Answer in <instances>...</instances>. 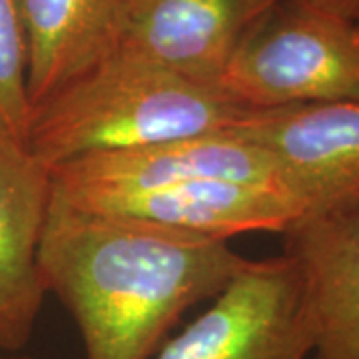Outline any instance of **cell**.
Listing matches in <instances>:
<instances>
[{"mask_svg":"<svg viewBox=\"0 0 359 359\" xmlns=\"http://www.w3.org/2000/svg\"><path fill=\"white\" fill-rule=\"evenodd\" d=\"M122 0H16L32 108L116 50Z\"/></svg>","mask_w":359,"mask_h":359,"instance_id":"obj_11","label":"cell"},{"mask_svg":"<svg viewBox=\"0 0 359 359\" xmlns=\"http://www.w3.org/2000/svg\"><path fill=\"white\" fill-rule=\"evenodd\" d=\"M219 88L250 110L359 102L358 28L295 0H276L236 48Z\"/></svg>","mask_w":359,"mask_h":359,"instance_id":"obj_3","label":"cell"},{"mask_svg":"<svg viewBox=\"0 0 359 359\" xmlns=\"http://www.w3.org/2000/svg\"><path fill=\"white\" fill-rule=\"evenodd\" d=\"M283 252L302 268L313 359H359V202L299 219Z\"/></svg>","mask_w":359,"mask_h":359,"instance_id":"obj_10","label":"cell"},{"mask_svg":"<svg viewBox=\"0 0 359 359\" xmlns=\"http://www.w3.org/2000/svg\"><path fill=\"white\" fill-rule=\"evenodd\" d=\"M228 242L68 204L54 190L39 268L76 323L86 359H152L188 309L248 266Z\"/></svg>","mask_w":359,"mask_h":359,"instance_id":"obj_1","label":"cell"},{"mask_svg":"<svg viewBox=\"0 0 359 359\" xmlns=\"http://www.w3.org/2000/svg\"><path fill=\"white\" fill-rule=\"evenodd\" d=\"M248 110L219 86L114 50L32 108L28 150L54 168L84 156L228 132Z\"/></svg>","mask_w":359,"mask_h":359,"instance_id":"obj_2","label":"cell"},{"mask_svg":"<svg viewBox=\"0 0 359 359\" xmlns=\"http://www.w3.org/2000/svg\"><path fill=\"white\" fill-rule=\"evenodd\" d=\"M276 0H122L116 52L219 86L248 30Z\"/></svg>","mask_w":359,"mask_h":359,"instance_id":"obj_7","label":"cell"},{"mask_svg":"<svg viewBox=\"0 0 359 359\" xmlns=\"http://www.w3.org/2000/svg\"><path fill=\"white\" fill-rule=\"evenodd\" d=\"M228 132L269 156L304 218L359 202V102L248 110Z\"/></svg>","mask_w":359,"mask_h":359,"instance_id":"obj_5","label":"cell"},{"mask_svg":"<svg viewBox=\"0 0 359 359\" xmlns=\"http://www.w3.org/2000/svg\"><path fill=\"white\" fill-rule=\"evenodd\" d=\"M66 202L92 212L142 219L222 242L248 231L285 233L304 218L302 205L280 190L214 178Z\"/></svg>","mask_w":359,"mask_h":359,"instance_id":"obj_8","label":"cell"},{"mask_svg":"<svg viewBox=\"0 0 359 359\" xmlns=\"http://www.w3.org/2000/svg\"><path fill=\"white\" fill-rule=\"evenodd\" d=\"M295 2L318 8L321 13L334 14L344 20H351V22L359 13V0H295Z\"/></svg>","mask_w":359,"mask_h":359,"instance_id":"obj_13","label":"cell"},{"mask_svg":"<svg viewBox=\"0 0 359 359\" xmlns=\"http://www.w3.org/2000/svg\"><path fill=\"white\" fill-rule=\"evenodd\" d=\"M353 25H355V28H358V32H359V13H358V16L353 18Z\"/></svg>","mask_w":359,"mask_h":359,"instance_id":"obj_14","label":"cell"},{"mask_svg":"<svg viewBox=\"0 0 359 359\" xmlns=\"http://www.w3.org/2000/svg\"><path fill=\"white\" fill-rule=\"evenodd\" d=\"M30 114L25 30L16 0H0V138L28 148Z\"/></svg>","mask_w":359,"mask_h":359,"instance_id":"obj_12","label":"cell"},{"mask_svg":"<svg viewBox=\"0 0 359 359\" xmlns=\"http://www.w3.org/2000/svg\"><path fill=\"white\" fill-rule=\"evenodd\" d=\"M50 170L28 148L0 138V349L32 337L46 295L39 244L50 202Z\"/></svg>","mask_w":359,"mask_h":359,"instance_id":"obj_9","label":"cell"},{"mask_svg":"<svg viewBox=\"0 0 359 359\" xmlns=\"http://www.w3.org/2000/svg\"><path fill=\"white\" fill-rule=\"evenodd\" d=\"M313 330L294 256L250 259L204 313L152 359H308Z\"/></svg>","mask_w":359,"mask_h":359,"instance_id":"obj_4","label":"cell"},{"mask_svg":"<svg viewBox=\"0 0 359 359\" xmlns=\"http://www.w3.org/2000/svg\"><path fill=\"white\" fill-rule=\"evenodd\" d=\"M48 170L52 190L66 200L144 192L205 178L244 182L292 196L269 156L230 132L84 156Z\"/></svg>","mask_w":359,"mask_h":359,"instance_id":"obj_6","label":"cell"}]
</instances>
